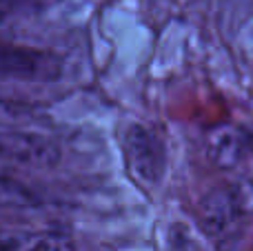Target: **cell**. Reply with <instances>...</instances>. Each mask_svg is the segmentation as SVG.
<instances>
[{
    "instance_id": "6da1fadb",
    "label": "cell",
    "mask_w": 253,
    "mask_h": 251,
    "mask_svg": "<svg viewBox=\"0 0 253 251\" xmlns=\"http://www.w3.org/2000/svg\"><path fill=\"white\" fill-rule=\"evenodd\" d=\"M247 216H253V185L249 180L209 189L198 209V222L209 238H222Z\"/></svg>"
},
{
    "instance_id": "7a4b0ae2",
    "label": "cell",
    "mask_w": 253,
    "mask_h": 251,
    "mask_svg": "<svg viewBox=\"0 0 253 251\" xmlns=\"http://www.w3.org/2000/svg\"><path fill=\"white\" fill-rule=\"evenodd\" d=\"M125 154L129 169L147 185H158L167 171V151L162 140L144 125H131L125 133Z\"/></svg>"
},
{
    "instance_id": "3957f363",
    "label": "cell",
    "mask_w": 253,
    "mask_h": 251,
    "mask_svg": "<svg viewBox=\"0 0 253 251\" xmlns=\"http://www.w3.org/2000/svg\"><path fill=\"white\" fill-rule=\"evenodd\" d=\"M0 160L27 167H53L60 160V147L34 131L0 129Z\"/></svg>"
},
{
    "instance_id": "277c9868",
    "label": "cell",
    "mask_w": 253,
    "mask_h": 251,
    "mask_svg": "<svg viewBox=\"0 0 253 251\" xmlns=\"http://www.w3.org/2000/svg\"><path fill=\"white\" fill-rule=\"evenodd\" d=\"M62 71L60 58L40 49L0 42V76L25 80H53Z\"/></svg>"
},
{
    "instance_id": "5b68a950",
    "label": "cell",
    "mask_w": 253,
    "mask_h": 251,
    "mask_svg": "<svg viewBox=\"0 0 253 251\" xmlns=\"http://www.w3.org/2000/svg\"><path fill=\"white\" fill-rule=\"evenodd\" d=\"M0 251H76V245L65 231L0 227Z\"/></svg>"
},
{
    "instance_id": "8992f818",
    "label": "cell",
    "mask_w": 253,
    "mask_h": 251,
    "mask_svg": "<svg viewBox=\"0 0 253 251\" xmlns=\"http://www.w3.org/2000/svg\"><path fill=\"white\" fill-rule=\"evenodd\" d=\"M247 154V140L245 129L233 127V125H222L209 131L207 136V156L209 160L220 169H231L245 158Z\"/></svg>"
},
{
    "instance_id": "52a82bcc",
    "label": "cell",
    "mask_w": 253,
    "mask_h": 251,
    "mask_svg": "<svg viewBox=\"0 0 253 251\" xmlns=\"http://www.w3.org/2000/svg\"><path fill=\"white\" fill-rule=\"evenodd\" d=\"M38 203V196L22 182L0 176V209H27Z\"/></svg>"
},
{
    "instance_id": "ba28073f",
    "label": "cell",
    "mask_w": 253,
    "mask_h": 251,
    "mask_svg": "<svg viewBox=\"0 0 253 251\" xmlns=\"http://www.w3.org/2000/svg\"><path fill=\"white\" fill-rule=\"evenodd\" d=\"M29 107L25 102L9 100V98H0V125H13L18 120H25L29 116Z\"/></svg>"
},
{
    "instance_id": "9c48e42d",
    "label": "cell",
    "mask_w": 253,
    "mask_h": 251,
    "mask_svg": "<svg viewBox=\"0 0 253 251\" xmlns=\"http://www.w3.org/2000/svg\"><path fill=\"white\" fill-rule=\"evenodd\" d=\"M171 251H198V247L187 236V231L173 229V234H171Z\"/></svg>"
},
{
    "instance_id": "30bf717a",
    "label": "cell",
    "mask_w": 253,
    "mask_h": 251,
    "mask_svg": "<svg viewBox=\"0 0 253 251\" xmlns=\"http://www.w3.org/2000/svg\"><path fill=\"white\" fill-rule=\"evenodd\" d=\"M245 129V140H247V151H251L253 154V125L249 127H242Z\"/></svg>"
},
{
    "instance_id": "8fae6325",
    "label": "cell",
    "mask_w": 253,
    "mask_h": 251,
    "mask_svg": "<svg viewBox=\"0 0 253 251\" xmlns=\"http://www.w3.org/2000/svg\"><path fill=\"white\" fill-rule=\"evenodd\" d=\"M7 13H9V9H7V4L0 0V25L4 22V18H7Z\"/></svg>"
}]
</instances>
